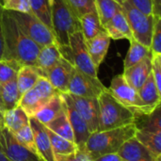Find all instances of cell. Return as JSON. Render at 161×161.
<instances>
[{
  "label": "cell",
  "mask_w": 161,
  "mask_h": 161,
  "mask_svg": "<svg viewBox=\"0 0 161 161\" xmlns=\"http://www.w3.org/2000/svg\"><path fill=\"white\" fill-rule=\"evenodd\" d=\"M5 53L3 60L18 63L20 66H34L41 49L17 25L8 10H3Z\"/></svg>",
  "instance_id": "obj_1"
},
{
  "label": "cell",
  "mask_w": 161,
  "mask_h": 161,
  "mask_svg": "<svg viewBox=\"0 0 161 161\" xmlns=\"http://www.w3.org/2000/svg\"><path fill=\"white\" fill-rule=\"evenodd\" d=\"M136 130L135 124H131L118 128L93 132L90 135L83 152L92 161L103 155L117 153L126 141L135 137Z\"/></svg>",
  "instance_id": "obj_2"
},
{
  "label": "cell",
  "mask_w": 161,
  "mask_h": 161,
  "mask_svg": "<svg viewBox=\"0 0 161 161\" xmlns=\"http://www.w3.org/2000/svg\"><path fill=\"white\" fill-rule=\"evenodd\" d=\"M52 32L59 47L69 46L70 36L81 31L80 18L67 0H50Z\"/></svg>",
  "instance_id": "obj_3"
},
{
  "label": "cell",
  "mask_w": 161,
  "mask_h": 161,
  "mask_svg": "<svg viewBox=\"0 0 161 161\" xmlns=\"http://www.w3.org/2000/svg\"><path fill=\"white\" fill-rule=\"evenodd\" d=\"M99 104V128L104 131L134 124L136 114L118 102L107 89L97 98Z\"/></svg>",
  "instance_id": "obj_4"
},
{
  "label": "cell",
  "mask_w": 161,
  "mask_h": 161,
  "mask_svg": "<svg viewBox=\"0 0 161 161\" xmlns=\"http://www.w3.org/2000/svg\"><path fill=\"white\" fill-rule=\"evenodd\" d=\"M123 11L127 19L133 39L150 48L151 38L155 24V16L147 15L135 8L129 0L123 5Z\"/></svg>",
  "instance_id": "obj_5"
},
{
  "label": "cell",
  "mask_w": 161,
  "mask_h": 161,
  "mask_svg": "<svg viewBox=\"0 0 161 161\" xmlns=\"http://www.w3.org/2000/svg\"><path fill=\"white\" fill-rule=\"evenodd\" d=\"M20 28L39 46L42 47L57 42L52 30L40 21L33 13L8 10Z\"/></svg>",
  "instance_id": "obj_6"
},
{
  "label": "cell",
  "mask_w": 161,
  "mask_h": 161,
  "mask_svg": "<svg viewBox=\"0 0 161 161\" xmlns=\"http://www.w3.org/2000/svg\"><path fill=\"white\" fill-rule=\"evenodd\" d=\"M58 92L53 88L49 81L45 77L40 76L34 87L22 95L19 107L29 117H33Z\"/></svg>",
  "instance_id": "obj_7"
},
{
  "label": "cell",
  "mask_w": 161,
  "mask_h": 161,
  "mask_svg": "<svg viewBox=\"0 0 161 161\" xmlns=\"http://www.w3.org/2000/svg\"><path fill=\"white\" fill-rule=\"evenodd\" d=\"M108 90L118 102L133 111L136 116L147 115L138 91L125 81L123 75H116L111 80L110 86Z\"/></svg>",
  "instance_id": "obj_8"
},
{
  "label": "cell",
  "mask_w": 161,
  "mask_h": 161,
  "mask_svg": "<svg viewBox=\"0 0 161 161\" xmlns=\"http://www.w3.org/2000/svg\"><path fill=\"white\" fill-rule=\"evenodd\" d=\"M107 89L98 77L90 76L75 67L67 93L87 98H98Z\"/></svg>",
  "instance_id": "obj_9"
},
{
  "label": "cell",
  "mask_w": 161,
  "mask_h": 161,
  "mask_svg": "<svg viewBox=\"0 0 161 161\" xmlns=\"http://www.w3.org/2000/svg\"><path fill=\"white\" fill-rule=\"evenodd\" d=\"M69 47L71 51L70 62L84 74L92 77H98V70L95 68L90 58L86 42L81 31H76L70 36Z\"/></svg>",
  "instance_id": "obj_10"
},
{
  "label": "cell",
  "mask_w": 161,
  "mask_h": 161,
  "mask_svg": "<svg viewBox=\"0 0 161 161\" xmlns=\"http://www.w3.org/2000/svg\"><path fill=\"white\" fill-rule=\"evenodd\" d=\"M60 95L63 99V106H64L65 113L67 115V118L69 120V123L71 125V127L74 133L75 144L76 145L78 150L83 151L84 146L91 135L89 127L86 122L83 120V118L79 115V113L75 108L69 93L67 92L60 93Z\"/></svg>",
  "instance_id": "obj_11"
},
{
  "label": "cell",
  "mask_w": 161,
  "mask_h": 161,
  "mask_svg": "<svg viewBox=\"0 0 161 161\" xmlns=\"http://www.w3.org/2000/svg\"><path fill=\"white\" fill-rule=\"evenodd\" d=\"M0 145L10 161H42L37 154L20 144L13 133L4 126L0 129Z\"/></svg>",
  "instance_id": "obj_12"
},
{
  "label": "cell",
  "mask_w": 161,
  "mask_h": 161,
  "mask_svg": "<svg viewBox=\"0 0 161 161\" xmlns=\"http://www.w3.org/2000/svg\"><path fill=\"white\" fill-rule=\"evenodd\" d=\"M75 108L86 122L92 133L98 131L99 128V104L97 98H87L70 94Z\"/></svg>",
  "instance_id": "obj_13"
},
{
  "label": "cell",
  "mask_w": 161,
  "mask_h": 161,
  "mask_svg": "<svg viewBox=\"0 0 161 161\" xmlns=\"http://www.w3.org/2000/svg\"><path fill=\"white\" fill-rule=\"evenodd\" d=\"M74 70L75 66L62 57L61 59L45 74L44 77L58 92L66 93Z\"/></svg>",
  "instance_id": "obj_14"
},
{
  "label": "cell",
  "mask_w": 161,
  "mask_h": 161,
  "mask_svg": "<svg viewBox=\"0 0 161 161\" xmlns=\"http://www.w3.org/2000/svg\"><path fill=\"white\" fill-rule=\"evenodd\" d=\"M29 125L33 133L34 142L38 156L42 161H56L50 140L45 131V127L34 117H29Z\"/></svg>",
  "instance_id": "obj_15"
},
{
  "label": "cell",
  "mask_w": 161,
  "mask_h": 161,
  "mask_svg": "<svg viewBox=\"0 0 161 161\" xmlns=\"http://www.w3.org/2000/svg\"><path fill=\"white\" fill-rule=\"evenodd\" d=\"M117 154L123 161H161L135 137L126 141L120 147Z\"/></svg>",
  "instance_id": "obj_16"
},
{
  "label": "cell",
  "mask_w": 161,
  "mask_h": 161,
  "mask_svg": "<svg viewBox=\"0 0 161 161\" xmlns=\"http://www.w3.org/2000/svg\"><path fill=\"white\" fill-rule=\"evenodd\" d=\"M152 72V56L143 58L139 63L124 69L123 76L125 81L133 87L135 90L139 91L144 84L148 76Z\"/></svg>",
  "instance_id": "obj_17"
},
{
  "label": "cell",
  "mask_w": 161,
  "mask_h": 161,
  "mask_svg": "<svg viewBox=\"0 0 161 161\" xmlns=\"http://www.w3.org/2000/svg\"><path fill=\"white\" fill-rule=\"evenodd\" d=\"M62 58L58 44L57 42L41 47L34 67L41 76H45V74L53 68Z\"/></svg>",
  "instance_id": "obj_18"
},
{
  "label": "cell",
  "mask_w": 161,
  "mask_h": 161,
  "mask_svg": "<svg viewBox=\"0 0 161 161\" xmlns=\"http://www.w3.org/2000/svg\"><path fill=\"white\" fill-rule=\"evenodd\" d=\"M138 93L144 106L146 114H150L157 108L160 107L161 92L156 86L152 72L144 84L138 91Z\"/></svg>",
  "instance_id": "obj_19"
},
{
  "label": "cell",
  "mask_w": 161,
  "mask_h": 161,
  "mask_svg": "<svg viewBox=\"0 0 161 161\" xmlns=\"http://www.w3.org/2000/svg\"><path fill=\"white\" fill-rule=\"evenodd\" d=\"M110 40L111 39L108 33L103 32L90 41H85L90 58L97 70L107 56L110 44Z\"/></svg>",
  "instance_id": "obj_20"
},
{
  "label": "cell",
  "mask_w": 161,
  "mask_h": 161,
  "mask_svg": "<svg viewBox=\"0 0 161 161\" xmlns=\"http://www.w3.org/2000/svg\"><path fill=\"white\" fill-rule=\"evenodd\" d=\"M104 28L110 39L113 40H128L133 39L131 29L123 9L117 12L105 25Z\"/></svg>",
  "instance_id": "obj_21"
},
{
  "label": "cell",
  "mask_w": 161,
  "mask_h": 161,
  "mask_svg": "<svg viewBox=\"0 0 161 161\" xmlns=\"http://www.w3.org/2000/svg\"><path fill=\"white\" fill-rule=\"evenodd\" d=\"M63 109V99L60 92L54 95L43 107H42L36 114L33 116L42 125H46L52 120H54L59 112Z\"/></svg>",
  "instance_id": "obj_22"
},
{
  "label": "cell",
  "mask_w": 161,
  "mask_h": 161,
  "mask_svg": "<svg viewBox=\"0 0 161 161\" xmlns=\"http://www.w3.org/2000/svg\"><path fill=\"white\" fill-rule=\"evenodd\" d=\"M28 124L29 116L19 106L13 109L3 111V126L13 134Z\"/></svg>",
  "instance_id": "obj_23"
},
{
  "label": "cell",
  "mask_w": 161,
  "mask_h": 161,
  "mask_svg": "<svg viewBox=\"0 0 161 161\" xmlns=\"http://www.w3.org/2000/svg\"><path fill=\"white\" fill-rule=\"evenodd\" d=\"M0 97L2 102V111L13 109L19 106L22 95L19 92L16 78L0 85Z\"/></svg>",
  "instance_id": "obj_24"
},
{
  "label": "cell",
  "mask_w": 161,
  "mask_h": 161,
  "mask_svg": "<svg viewBox=\"0 0 161 161\" xmlns=\"http://www.w3.org/2000/svg\"><path fill=\"white\" fill-rule=\"evenodd\" d=\"M81 32L85 41H90L97 35L106 32L96 11L89 12L80 17Z\"/></svg>",
  "instance_id": "obj_25"
},
{
  "label": "cell",
  "mask_w": 161,
  "mask_h": 161,
  "mask_svg": "<svg viewBox=\"0 0 161 161\" xmlns=\"http://www.w3.org/2000/svg\"><path fill=\"white\" fill-rule=\"evenodd\" d=\"M40 76V74L34 66H22L16 75L17 87L21 95L33 88Z\"/></svg>",
  "instance_id": "obj_26"
},
{
  "label": "cell",
  "mask_w": 161,
  "mask_h": 161,
  "mask_svg": "<svg viewBox=\"0 0 161 161\" xmlns=\"http://www.w3.org/2000/svg\"><path fill=\"white\" fill-rule=\"evenodd\" d=\"M135 138L143 144L158 160H161V131L148 132L136 130Z\"/></svg>",
  "instance_id": "obj_27"
},
{
  "label": "cell",
  "mask_w": 161,
  "mask_h": 161,
  "mask_svg": "<svg viewBox=\"0 0 161 161\" xmlns=\"http://www.w3.org/2000/svg\"><path fill=\"white\" fill-rule=\"evenodd\" d=\"M130 46L128 49V52L126 54L125 62H124V69H127L140 61H142L143 58L147 57H151L153 55L151 49L141 42H137L134 39H131L129 41Z\"/></svg>",
  "instance_id": "obj_28"
},
{
  "label": "cell",
  "mask_w": 161,
  "mask_h": 161,
  "mask_svg": "<svg viewBox=\"0 0 161 161\" xmlns=\"http://www.w3.org/2000/svg\"><path fill=\"white\" fill-rule=\"evenodd\" d=\"M44 126H46L49 130L58 134V136H60L70 142H75L74 133H73L71 125L69 123V120L67 118V115L65 113L64 106H63V109L59 112V114Z\"/></svg>",
  "instance_id": "obj_29"
},
{
  "label": "cell",
  "mask_w": 161,
  "mask_h": 161,
  "mask_svg": "<svg viewBox=\"0 0 161 161\" xmlns=\"http://www.w3.org/2000/svg\"><path fill=\"white\" fill-rule=\"evenodd\" d=\"M95 10L104 26L117 12L123 9L122 6L114 0H94Z\"/></svg>",
  "instance_id": "obj_30"
},
{
  "label": "cell",
  "mask_w": 161,
  "mask_h": 161,
  "mask_svg": "<svg viewBox=\"0 0 161 161\" xmlns=\"http://www.w3.org/2000/svg\"><path fill=\"white\" fill-rule=\"evenodd\" d=\"M44 127H45V131L48 135V138L50 140L52 150H53L55 156H57V155H62V156L69 155V154H72L77 150V147L75 144V142H70V141L58 136V134L49 130L46 126H44Z\"/></svg>",
  "instance_id": "obj_31"
},
{
  "label": "cell",
  "mask_w": 161,
  "mask_h": 161,
  "mask_svg": "<svg viewBox=\"0 0 161 161\" xmlns=\"http://www.w3.org/2000/svg\"><path fill=\"white\" fill-rule=\"evenodd\" d=\"M31 12L52 30L50 0H29Z\"/></svg>",
  "instance_id": "obj_32"
},
{
  "label": "cell",
  "mask_w": 161,
  "mask_h": 161,
  "mask_svg": "<svg viewBox=\"0 0 161 161\" xmlns=\"http://www.w3.org/2000/svg\"><path fill=\"white\" fill-rule=\"evenodd\" d=\"M21 67L14 61L0 60V85L16 78L17 72Z\"/></svg>",
  "instance_id": "obj_33"
},
{
  "label": "cell",
  "mask_w": 161,
  "mask_h": 161,
  "mask_svg": "<svg viewBox=\"0 0 161 161\" xmlns=\"http://www.w3.org/2000/svg\"><path fill=\"white\" fill-rule=\"evenodd\" d=\"M13 135L20 144H22L24 147H25L29 151L37 154V150H36V146L34 142V137H33V133H32L29 124L24 126L22 129L17 131L16 133H14Z\"/></svg>",
  "instance_id": "obj_34"
},
{
  "label": "cell",
  "mask_w": 161,
  "mask_h": 161,
  "mask_svg": "<svg viewBox=\"0 0 161 161\" xmlns=\"http://www.w3.org/2000/svg\"><path fill=\"white\" fill-rule=\"evenodd\" d=\"M150 49L153 55H161V17L155 16Z\"/></svg>",
  "instance_id": "obj_35"
},
{
  "label": "cell",
  "mask_w": 161,
  "mask_h": 161,
  "mask_svg": "<svg viewBox=\"0 0 161 161\" xmlns=\"http://www.w3.org/2000/svg\"><path fill=\"white\" fill-rule=\"evenodd\" d=\"M67 2L79 18L86 13L96 11L94 0H67Z\"/></svg>",
  "instance_id": "obj_36"
},
{
  "label": "cell",
  "mask_w": 161,
  "mask_h": 161,
  "mask_svg": "<svg viewBox=\"0 0 161 161\" xmlns=\"http://www.w3.org/2000/svg\"><path fill=\"white\" fill-rule=\"evenodd\" d=\"M2 6L6 10L32 13L29 6V0H3Z\"/></svg>",
  "instance_id": "obj_37"
},
{
  "label": "cell",
  "mask_w": 161,
  "mask_h": 161,
  "mask_svg": "<svg viewBox=\"0 0 161 161\" xmlns=\"http://www.w3.org/2000/svg\"><path fill=\"white\" fill-rule=\"evenodd\" d=\"M152 75L158 90L161 92V55H152Z\"/></svg>",
  "instance_id": "obj_38"
},
{
  "label": "cell",
  "mask_w": 161,
  "mask_h": 161,
  "mask_svg": "<svg viewBox=\"0 0 161 161\" xmlns=\"http://www.w3.org/2000/svg\"><path fill=\"white\" fill-rule=\"evenodd\" d=\"M55 158L56 161H92L83 151L78 149L69 155H57Z\"/></svg>",
  "instance_id": "obj_39"
},
{
  "label": "cell",
  "mask_w": 161,
  "mask_h": 161,
  "mask_svg": "<svg viewBox=\"0 0 161 161\" xmlns=\"http://www.w3.org/2000/svg\"><path fill=\"white\" fill-rule=\"evenodd\" d=\"M132 5L142 12L150 15L152 13V1L151 0H129Z\"/></svg>",
  "instance_id": "obj_40"
},
{
  "label": "cell",
  "mask_w": 161,
  "mask_h": 161,
  "mask_svg": "<svg viewBox=\"0 0 161 161\" xmlns=\"http://www.w3.org/2000/svg\"><path fill=\"white\" fill-rule=\"evenodd\" d=\"M3 6L0 3V60H3L5 53V41H4V28H3Z\"/></svg>",
  "instance_id": "obj_41"
},
{
  "label": "cell",
  "mask_w": 161,
  "mask_h": 161,
  "mask_svg": "<svg viewBox=\"0 0 161 161\" xmlns=\"http://www.w3.org/2000/svg\"><path fill=\"white\" fill-rule=\"evenodd\" d=\"M92 161H123L120 156L117 153L113 154H108V155H103L101 157L96 158Z\"/></svg>",
  "instance_id": "obj_42"
},
{
  "label": "cell",
  "mask_w": 161,
  "mask_h": 161,
  "mask_svg": "<svg viewBox=\"0 0 161 161\" xmlns=\"http://www.w3.org/2000/svg\"><path fill=\"white\" fill-rule=\"evenodd\" d=\"M152 1V13L154 16L161 17V0H151Z\"/></svg>",
  "instance_id": "obj_43"
},
{
  "label": "cell",
  "mask_w": 161,
  "mask_h": 161,
  "mask_svg": "<svg viewBox=\"0 0 161 161\" xmlns=\"http://www.w3.org/2000/svg\"><path fill=\"white\" fill-rule=\"evenodd\" d=\"M0 161H10L5 155V153L3 152L2 148H1V145H0Z\"/></svg>",
  "instance_id": "obj_44"
},
{
  "label": "cell",
  "mask_w": 161,
  "mask_h": 161,
  "mask_svg": "<svg viewBox=\"0 0 161 161\" xmlns=\"http://www.w3.org/2000/svg\"><path fill=\"white\" fill-rule=\"evenodd\" d=\"M0 123L3 125V111H2L1 108H0Z\"/></svg>",
  "instance_id": "obj_45"
},
{
  "label": "cell",
  "mask_w": 161,
  "mask_h": 161,
  "mask_svg": "<svg viewBox=\"0 0 161 161\" xmlns=\"http://www.w3.org/2000/svg\"><path fill=\"white\" fill-rule=\"evenodd\" d=\"M114 1H115V2H117L118 4H120V5L122 6V5H123V4H124V3H125L126 0H114Z\"/></svg>",
  "instance_id": "obj_46"
},
{
  "label": "cell",
  "mask_w": 161,
  "mask_h": 161,
  "mask_svg": "<svg viewBox=\"0 0 161 161\" xmlns=\"http://www.w3.org/2000/svg\"><path fill=\"white\" fill-rule=\"evenodd\" d=\"M0 108H1V109H2V102H1V97H0Z\"/></svg>",
  "instance_id": "obj_47"
},
{
  "label": "cell",
  "mask_w": 161,
  "mask_h": 161,
  "mask_svg": "<svg viewBox=\"0 0 161 161\" xmlns=\"http://www.w3.org/2000/svg\"><path fill=\"white\" fill-rule=\"evenodd\" d=\"M2 126H3V125H2V124L0 123V129H1V127H2Z\"/></svg>",
  "instance_id": "obj_48"
}]
</instances>
